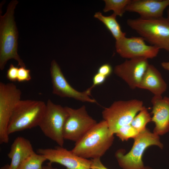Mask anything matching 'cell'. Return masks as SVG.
<instances>
[{
    "mask_svg": "<svg viewBox=\"0 0 169 169\" xmlns=\"http://www.w3.org/2000/svg\"><path fill=\"white\" fill-rule=\"evenodd\" d=\"M114 135L110 132L106 121L97 123L77 142L71 150L84 158H100L112 145Z\"/></svg>",
    "mask_w": 169,
    "mask_h": 169,
    "instance_id": "cell-1",
    "label": "cell"
},
{
    "mask_svg": "<svg viewBox=\"0 0 169 169\" xmlns=\"http://www.w3.org/2000/svg\"><path fill=\"white\" fill-rule=\"evenodd\" d=\"M34 152L29 140L22 136L17 137L12 144L8 155L11 160L10 167L12 169H18L24 160Z\"/></svg>",
    "mask_w": 169,
    "mask_h": 169,
    "instance_id": "cell-17",
    "label": "cell"
},
{
    "mask_svg": "<svg viewBox=\"0 0 169 169\" xmlns=\"http://www.w3.org/2000/svg\"><path fill=\"white\" fill-rule=\"evenodd\" d=\"M46 105L42 101L20 100L10 117L7 129L8 134L38 126Z\"/></svg>",
    "mask_w": 169,
    "mask_h": 169,
    "instance_id": "cell-4",
    "label": "cell"
},
{
    "mask_svg": "<svg viewBox=\"0 0 169 169\" xmlns=\"http://www.w3.org/2000/svg\"><path fill=\"white\" fill-rule=\"evenodd\" d=\"M139 133L131 124L124 125L119 128L115 134L122 141H127L134 139Z\"/></svg>",
    "mask_w": 169,
    "mask_h": 169,
    "instance_id": "cell-22",
    "label": "cell"
},
{
    "mask_svg": "<svg viewBox=\"0 0 169 169\" xmlns=\"http://www.w3.org/2000/svg\"><path fill=\"white\" fill-rule=\"evenodd\" d=\"M104 12L111 10L116 16L122 17L125 12V9L130 0H105Z\"/></svg>",
    "mask_w": 169,
    "mask_h": 169,
    "instance_id": "cell-21",
    "label": "cell"
},
{
    "mask_svg": "<svg viewBox=\"0 0 169 169\" xmlns=\"http://www.w3.org/2000/svg\"><path fill=\"white\" fill-rule=\"evenodd\" d=\"M143 169H152L148 166H145Z\"/></svg>",
    "mask_w": 169,
    "mask_h": 169,
    "instance_id": "cell-32",
    "label": "cell"
},
{
    "mask_svg": "<svg viewBox=\"0 0 169 169\" xmlns=\"http://www.w3.org/2000/svg\"><path fill=\"white\" fill-rule=\"evenodd\" d=\"M151 121V117L147 109L145 107L139 111L134 117L131 124L139 133L146 129V125Z\"/></svg>",
    "mask_w": 169,
    "mask_h": 169,
    "instance_id": "cell-20",
    "label": "cell"
},
{
    "mask_svg": "<svg viewBox=\"0 0 169 169\" xmlns=\"http://www.w3.org/2000/svg\"><path fill=\"white\" fill-rule=\"evenodd\" d=\"M161 65L163 69L169 71V61L162 62L161 64Z\"/></svg>",
    "mask_w": 169,
    "mask_h": 169,
    "instance_id": "cell-28",
    "label": "cell"
},
{
    "mask_svg": "<svg viewBox=\"0 0 169 169\" xmlns=\"http://www.w3.org/2000/svg\"><path fill=\"white\" fill-rule=\"evenodd\" d=\"M18 2L12 1L7 11L0 18V69L3 70L7 61L14 59L18 66L26 67L17 53L18 32L14 21V10Z\"/></svg>",
    "mask_w": 169,
    "mask_h": 169,
    "instance_id": "cell-2",
    "label": "cell"
},
{
    "mask_svg": "<svg viewBox=\"0 0 169 169\" xmlns=\"http://www.w3.org/2000/svg\"><path fill=\"white\" fill-rule=\"evenodd\" d=\"M134 139L133 146L127 153L125 154L123 150H118L115 153L118 164L123 169H143L145 166L142 158L146 150L153 145L161 149L163 147L159 136L147 128L139 133Z\"/></svg>",
    "mask_w": 169,
    "mask_h": 169,
    "instance_id": "cell-5",
    "label": "cell"
},
{
    "mask_svg": "<svg viewBox=\"0 0 169 169\" xmlns=\"http://www.w3.org/2000/svg\"><path fill=\"white\" fill-rule=\"evenodd\" d=\"M167 18L169 19V6L168 7V9L167 11Z\"/></svg>",
    "mask_w": 169,
    "mask_h": 169,
    "instance_id": "cell-31",
    "label": "cell"
},
{
    "mask_svg": "<svg viewBox=\"0 0 169 169\" xmlns=\"http://www.w3.org/2000/svg\"><path fill=\"white\" fill-rule=\"evenodd\" d=\"M0 169H12L9 165H6L1 167Z\"/></svg>",
    "mask_w": 169,
    "mask_h": 169,
    "instance_id": "cell-30",
    "label": "cell"
},
{
    "mask_svg": "<svg viewBox=\"0 0 169 169\" xmlns=\"http://www.w3.org/2000/svg\"><path fill=\"white\" fill-rule=\"evenodd\" d=\"M149 64L146 59H130L116 65L114 71L131 89H134L138 88Z\"/></svg>",
    "mask_w": 169,
    "mask_h": 169,
    "instance_id": "cell-13",
    "label": "cell"
},
{
    "mask_svg": "<svg viewBox=\"0 0 169 169\" xmlns=\"http://www.w3.org/2000/svg\"><path fill=\"white\" fill-rule=\"evenodd\" d=\"M127 23L151 45L169 52V19L167 18L139 17L129 19Z\"/></svg>",
    "mask_w": 169,
    "mask_h": 169,
    "instance_id": "cell-3",
    "label": "cell"
},
{
    "mask_svg": "<svg viewBox=\"0 0 169 169\" xmlns=\"http://www.w3.org/2000/svg\"><path fill=\"white\" fill-rule=\"evenodd\" d=\"M68 115L63 130L64 140L79 141L97 122L90 116L83 105L77 109L65 106Z\"/></svg>",
    "mask_w": 169,
    "mask_h": 169,
    "instance_id": "cell-9",
    "label": "cell"
},
{
    "mask_svg": "<svg viewBox=\"0 0 169 169\" xmlns=\"http://www.w3.org/2000/svg\"><path fill=\"white\" fill-rule=\"evenodd\" d=\"M116 15L113 13L109 16H105L100 12L95 13L94 17L102 22L110 32L116 41L126 36V33L121 30L120 26L116 19Z\"/></svg>",
    "mask_w": 169,
    "mask_h": 169,
    "instance_id": "cell-18",
    "label": "cell"
},
{
    "mask_svg": "<svg viewBox=\"0 0 169 169\" xmlns=\"http://www.w3.org/2000/svg\"><path fill=\"white\" fill-rule=\"evenodd\" d=\"M117 53L122 57L128 59L136 58L153 59L158 55L160 49L148 45L141 37L126 36L116 41Z\"/></svg>",
    "mask_w": 169,
    "mask_h": 169,
    "instance_id": "cell-11",
    "label": "cell"
},
{
    "mask_svg": "<svg viewBox=\"0 0 169 169\" xmlns=\"http://www.w3.org/2000/svg\"><path fill=\"white\" fill-rule=\"evenodd\" d=\"M106 78V77L104 76L97 73L93 77V84L91 87L93 88L96 86L102 84L105 82Z\"/></svg>",
    "mask_w": 169,
    "mask_h": 169,
    "instance_id": "cell-26",
    "label": "cell"
},
{
    "mask_svg": "<svg viewBox=\"0 0 169 169\" xmlns=\"http://www.w3.org/2000/svg\"><path fill=\"white\" fill-rule=\"evenodd\" d=\"M18 68L11 64L8 69L6 74L7 78L10 81L15 82L17 80Z\"/></svg>",
    "mask_w": 169,
    "mask_h": 169,
    "instance_id": "cell-24",
    "label": "cell"
},
{
    "mask_svg": "<svg viewBox=\"0 0 169 169\" xmlns=\"http://www.w3.org/2000/svg\"><path fill=\"white\" fill-rule=\"evenodd\" d=\"M22 92L13 83L0 82V143H8V122L16 106L21 100Z\"/></svg>",
    "mask_w": 169,
    "mask_h": 169,
    "instance_id": "cell-8",
    "label": "cell"
},
{
    "mask_svg": "<svg viewBox=\"0 0 169 169\" xmlns=\"http://www.w3.org/2000/svg\"><path fill=\"white\" fill-rule=\"evenodd\" d=\"M68 113L65 108L49 99L38 126L45 136L63 147V130Z\"/></svg>",
    "mask_w": 169,
    "mask_h": 169,
    "instance_id": "cell-7",
    "label": "cell"
},
{
    "mask_svg": "<svg viewBox=\"0 0 169 169\" xmlns=\"http://www.w3.org/2000/svg\"><path fill=\"white\" fill-rule=\"evenodd\" d=\"M112 71V67L108 64H102L99 67L98 70V73L104 76L106 78L111 74Z\"/></svg>",
    "mask_w": 169,
    "mask_h": 169,
    "instance_id": "cell-25",
    "label": "cell"
},
{
    "mask_svg": "<svg viewBox=\"0 0 169 169\" xmlns=\"http://www.w3.org/2000/svg\"><path fill=\"white\" fill-rule=\"evenodd\" d=\"M169 6V0H130L125 11L136 13L142 18H159Z\"/></svg>",
    "mask_w": 169,
    "mask_h": 169,
    "instance_id": "cell-14",
    "label": "cell"
},
{
    "mask_svg": "<svg viewBox=\"0 0 169 169\" xmlns=\"http://www.w3.org/2000/svg\"><path fill=\"white\" fill-rule=\"evenodd\" d=\"M37 152L44 156L49 163L60 164L67 169H91V160L77 156L62 146L54 149L39 148Z\"/></svg>",
    "mask_w": 169,
    "mask_h": 169,
    "instance_id": "cell-12",
    "label": "cell"
},
{
    "mask_svg": "<svg viewBox=\"0 0 169 169\" xmlns=\"http://www.w3.org/2000/svg\"><path fill=\"white\" fill-rule=\"evenodd\" d=\"M90 168L91 169H108L102 163L100 158L92 159Z\"/></svg>",
    "mask_w": 169,
    "mask_h": 169,
    "instance_id": "cell-27",
    "label": "cell"
},
{
    "mask_svg": "<svg viewBox=\"0 0 169 169\" xmlns=\"http://www.w3.org/2000/svg\"><path fill=\"white\" fill-rule=\"evenodd\" d=\"M145 107L143 102L137 99L119 100L105 108L102 115L110 132L114 135L120 127L131 124L136 114Z\"/></svg>",
    "mask_w": 169,
    "mask_h": 169,
    "instance_id": "cell-6",
    "label": "cell"
},
{
    "mask_svg": "<svg viewBox=\"0 0 169 169\" xmlns=\"http://www.w3.org/2000/svg\"><path fill=\"white\" fill-rule=\"evenodd\" d=\"M151 102V121L155 124L153 133L158 136L163 135L169 131V98L154 96Z\"/></svg>",
    "mask_w": 169,
    "mask_h": 169,
    "instance_id": "cell-15",
    "label": "cell"
},
{
    "mask_svg": "<svg viewBox=\"0 0 169 169\" xmlns=\"http://www.w3.org/2000/svg\"><path fill=\"white\" fill-rule=\"evenodd\" d=\"M50 73L53 86V93L62 97H69L83 102L96 103V101L91 98L90 88L83 92L79 91L73 88L64 76L60 67L55 60L51 64Z\"/></svg>",
    "mask_w": 169,
    "mask_h": 169,
    "instance_id": "cell-10",
    "label": "cell"
},
{
    "mask_svg": "<svg viewBox=\"0 0 169 169\" xmlns=\"http://www.w3.org/2000/svg\"><path fill=\"white\" fill-rule=\"evenodd\" d=\"M43 169H57L56 168L53 167L51 163L49 162L47 165L43 166Z\"/></svg>",
    "mask_w": 169,
    "mask_h": 169,
    "instance_id": "cell-29",
    "label": "cell"
},
{
    "mask_svg": "<svg viewBox=\"0 0 169 169\" xmlns=\"http://www.w3.org/2000/svg\"><path fill=\"white\" fill-rule=\"evenodd\" d=\"M138 88L148 90L154 96H160L166 91L167 84L159 70L149 64Z\"/></svg>",
    "mask_w": 169,
    "mask_h": 169,
    "instance_id": "cell-16",
    "label": "cell"
},
{
    "mask_svg": "<svg viewBox=\"0 0 169 169\" xmlns=\"http://www.w3.org/2000/svg\"><path fill=\"white\" fill-rule=\"evenodd\" d=\"M31 79L29 69L24 67H20L18 68L17 81L18 82L27 81L30 80Z\"/></svg>",
    "mask_w": 169,
    "mask_h": 169,
    "instance_id": "cell-23",
    "label": "cell"
},
{
    "mask_svg": "<svg viewBox=\"0 0 169 169\" xmlns=\"http://www.w3.org/2000/svg\"><path fill=\"white\" fill-rule=\"evenodd\" d=\"M47 160L43 155L34 152L24 160L18 169H43L42 164Z\"/></svg>",
    "mask_w": 169,
    "mask_h": 169,
    "instance_id": "cell-19",
    "label": "cell"
}]
</instances>
